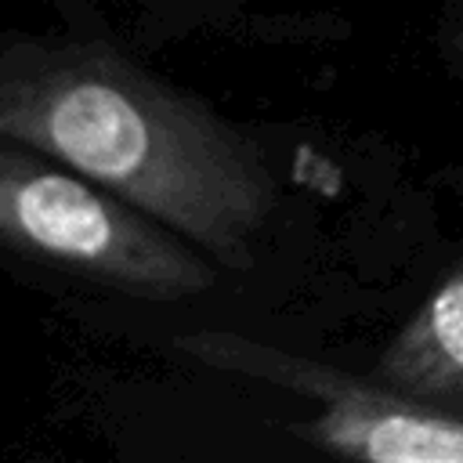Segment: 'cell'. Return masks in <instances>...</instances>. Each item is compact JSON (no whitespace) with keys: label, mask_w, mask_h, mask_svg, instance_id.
Instances as JSON below:
<instances>
[{"label":"cell","mask_w":463,"mask_h":463,"mask_svg":"<svg viewBox=\"0 0 463 463\" xmlns=\"http://www.w3.org/2000/svg\"><path fill=\"white\" fill-rule=\"evenodd\" d=\"M0 134L112 188L228 268L253 264L279 210L257 137L98 36H11Z\"/></svg>","instance_id":"obj_1"},{"label":"cell","mask_w":463,"mask_h":463,"mask_svg":"<svg viewBox=\"0 0 463 463\" xmlns=\"http://www.w3.org/2000/svg\"><path fill=\"white\" fill-rule=\"evenodd\" d=\"M0 242L29 264L137 300H188L217 282L213 257L166 221L4 134Z\"/></svg>","instance_id":"obj_2"},{"label":"cell","mask_w":463,"mask_h":463,"mask_svg":"<svg viewBox=\"0 0 463 463\" xmlns=\"http://www.w3.org/2000/svg\"><path fill=\"white\" fill-rule=\"evenodd\" d=\"M174 347L217 373L250 376L322 405L318 416L289 427L297 441L318 452L373 463H463V409L398 394L373 376L344 373L239 333H184Z\"/></svg>","instance_id":"obj_3"},{"label":"cell","mask_w":463,"mask_h":463,"mask_svg":"<svg viewBox=\"0 0 463 463\" xmlns=\"http://www.w3.org/2000/svg\"><path fill=\"white\" fill-rule=\"evenodd\" d=\"M373 380L445 409H463V260L427 293L376 358Z\"/></svg>","instance_id":"obj_4"},{"label":"cell","mask_w":463,"mask_h":463,"mask_svg":"<svg viewBox=\"0 0 463 463\" xmlns=\"http://www.w3.org/2000/svg\"><path fill=\"white\" fill-rule=\"evenodd\" d=\"M434 43H438L441 65L463 83V0H445V7L438 14Z\"/></svg>","instance_id":"obj_5"}]
</instances>
